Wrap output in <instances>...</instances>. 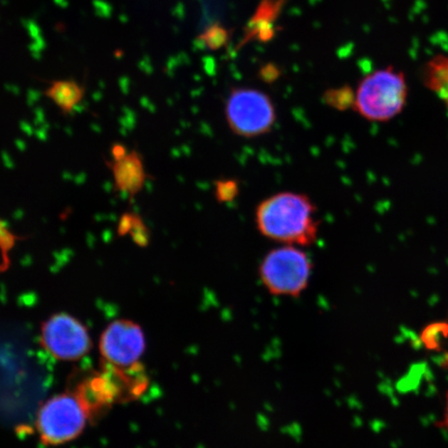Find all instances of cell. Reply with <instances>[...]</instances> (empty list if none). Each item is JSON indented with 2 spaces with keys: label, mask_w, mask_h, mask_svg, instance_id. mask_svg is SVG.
<instances>
[{
  "label": "cell",
  "mask_w": 448,
  "mask_h": 448,
  "mask_svg": "<svg viewBox=\"0 0 448 448\" xmlns=\"http://www.w3.org/2000/svg\"><path fill=\"white\" fill-rule=\"evenodd\" d=\"M129 152L127 151L125 145H120V143H115L111 147V155H113V160H120L128 155Z\"/></svg>",
  "instance_id": "e0dca14e"
},
{
  "label": "cell",
  "mask_w": 448,
  "mask_h": 448,
  "mask_svg": "<svg viewBox=\"0 0 448 448\" xmlns=\"http://www.w3.org/2000/svg\"><path fill=\"white\" fill-rule=\"evenodd\" d=\"M225 122L236 135L256 138L272 131L277 113L271 98L251 88H234L224 105Z\"/></svg>",
  "instance_id": "277c9868"
},
{
  "label": "cell",
  "mask_w": 448,
  "mask_h": 448,
  "mask_svg": "<svg viewBox=\"0 0 448 448\" xmlns=\"http://www.w3.org/2000/svg\"><path fill=\"white\" fill-rule=\"evenodd\" d=\"M19 236L14 235L6 224L0 219V250L6 259V254L13 249L16 242L20 240Z\"/></svg>",
  "instance_id": "9a60e30c"
},
{
  "label": "cell",
  "mask_w": 448,
  "mask_h": 448,
  "mask_svg": "<svg viewBox=\"0 0 448 448\" xmlns=\"http://www.w3.org/2000/svg\"><path fill=\"white\" fill-rule=\"evenodd\" d=\"M238 182L231 179H224L216 182L215 197L219 202H233L239 194Z\"/></svg>",
  "instance_id": "7c38bea8"
},
{
  "label": "cell",
  "mask_w": 448,
  "mask_h": 448,
  "mask_svg": "<svg viewBox=\"0 0 448 448\" xmlns=\"http://www.w3.org/2000/svg\"><path fill=\"white\" fill-rule=\"evenodd\" d=\"M113 172L115 187L128 197H134L142 191L147 179L142 157L136 151L129 152L120 160L108 162Z\"/></svg>",
  "instance_id": "ba28073f"
},
{
  "label": "cell",
  "mask_w": 448,
  "mask_h": 448,
  "mask_svg": "<svg viewBox=\"0 0 448 448\" xmlns=\"http://www.w3.org/2000/svg\"><path fill=\"white\" fill-rule=\"evenodd\" d=\"M85 88L73 79L52 81L45 95L61 109L63 115H71L83 101Z\"/></svg>",
  "instance_id": "9c48e42d"
},
{
  "label": "cell",
  "mask_w": 448,
  "mask_h": 448,
  "mask_svg": "<svg viewBox=\"0 0 448 448\" xmlns=\"http://www.w3.org/2000/svg\"><path fill=\"white\" fill-rule=\"evenodd\" d=\"M130 236L137 246L142 248L149 246L150 241H151L150 229H147L142 218L137 214L135 216V222H134L133 227H132Z\"/></svg>",
  "instance_id": "5bb4252c"
},
{
  "label": "cell",
  "mask_w": 448,
  "mask_h": 448,
  "mask_svg": "<svg viewBox=\"0 0 448 448\" xmlns=\"http://www.w3.org/2000/svg\"><path fill=\"white\" fill-rule=\"evenodd\" d=\"M313 268V261L303 247L281 244L264 256L259 276L269 294L298 298L308 288Z\"/></svg>",
  "instance_id": "3957f363"
},
{
  "label": "cell",
  "mask_w": 448,
  "mask_h": 448,
  "mask_svg": "<svg viewBox=\"0 0 448 448\" xmlns=\"http://www.w3.org/2000/svg\"><path fill=\"white\" fill-rule=\"evenodd\" d=\"M422 76L424 85L448 110V53L429 59L424 65Z\"/></svg>",
  "instance_id": "30bf717a"
},
{
  "label": "cell",
  "mask_w": 448,
  "mask_h": 448,
  "mask_svg": "<svg viewBox=\"0 0 448 448\" xmlns=\"http://www.w3.org/2000/svg\"><path fill=\"white\" fill-rule=\"evenodd\" d=\"M441 427H444L448 432V393L447 395V402H445L444 415H443V420L441 422Z\"/></svg>",
  "instance_id": "ac0fdd59"
},
{
  "label": "cell",
  "mask_w": 448,
  "mask_h": 448,
  "mask_svg": "<svg viewBox=\"0 0 448 448\" xmlns=\"http://www.w3.org/2000/svg\"><path fill=\"white\" fill-rule=\"evenodd\" d=\"M42 343L59 360H77L92 348L85 327L72 316L58 313L48 318L42 327Z\"/></svg>",
  "instance_id": "8992f818"
},
{
  "label": "cell",
  "mask_w": 448,
  "mask_h": 448,
  "mask_svg": "<svg viewBox=\"0 0 448 448\" xmlns=\"http://www.w3.org/2000/svg\"><path fill=\"white\" fill-rule=\"evenodd\" d=\"M88 411L78 397L63 393L45 402L38 415V433L48 445L74 440L85 427Z\"/></svg>",
  "instance_id": "5b68a950"
},
{
  "label": "cell",
  "mask_w": 448,
  "mask_h": 448,
  "mask_svg": "<svg viewBox=\"0 0 448 448\" xmlns=\"http://www.w3.org/2000/svg\"><path fill=\"white\" fill-rule=\"evenodd\" d=\"M447 323H434L429 325L422 332V340L427 349L436 350L440 348L441 343L447 340Z\"/></svg>",
  "instance_id": "8fae6325"
},
{
  "label": "cell",
  "mask_w": 448,
  "mask_h": 448,
  "mask_svg": "<svg viewBox=\"0 0 448 448\" xmlns=\"http://www.w3.org/2000/svg\"><path fill=\"white\" fill-rule=\"evenodd\" d=\"M136 214L126 212L118 220L117 234L118 236L130 235L132 227L135 222Z\"/></svg>",
  "instance_id": "2e32d148"
},
{
  "label": "cell",
  "mask_w": 448,
  "mask_h": 448,
  "mask_svg": "<svg viewBox=\"0 0 448 448\" xmlns=\"http://www.w3.org/2000/svg\"><path fill=\"white\" fill-rule=\"evenodd\" d=\"M100 352L109 365L127 368L135 365L145 350L142 327L129 320L109 324L100 338Z\"/></svg>",
  "instance_id": "52a82bcc"
},
{
  "label": "cell",
  "mask_w": 448,
  "mask_h": 448,
  "mask_svg": "<svg viewBox=\"0 0 448 448\" xmlns=\"http://www.w3.org/2000/svg\"><path fill=\"white\" fill-rule=\"evenodd\" d=\"M325 101L334 108L345 109L351 106L353 108L354 93L350 88L334 90L326 93Z\"/></svg>",
  "instance_id": "4fadbf2b"
},
{
  "label": "cell",
  "mask_w": 448,
  "mask_h": 448,
  "mask_svg": "<svg viewBox=\"0 0 448 448\" xmlns=\"http://www.w3.org/2000/svg\"><path fill=\"white\" fill-rule=\"evenodd\" d=\"M254 222L261 236L283 245L304 248L317 242L318 209L304 193L283 191L270 195L256 207Z\"/></svg>",
  "instance_id": "6da1fadb"
},
{
  "label": "cell",
  "mask_w": 448,
  "mask_h": 448,
  "mask_svg": "<svg viewBox=\"0 0 448 448\" xmlns=\"http://www.w3.org/2000/svg\"><path fill=\"white\" fill-rule=\"evenodd\" d=\"M409 88L404 73L393 67L370 73L354 93L353 109L366 120L386 123L401 115Z\"/></svg>",
  "instance_id": "7a4b0ae2"
}]
</instances>
